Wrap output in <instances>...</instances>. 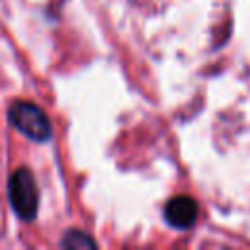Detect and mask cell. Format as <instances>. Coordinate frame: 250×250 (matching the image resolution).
Wrapping results in <instances>:
<instances>
[{
  "instance_id": "1",
  "label": "cell",
  "mask_w": 250,
  "mask_h": 250,
  "mask_svg": "<svg viewBox=\"0 0 250 250\" xmlns=\"http://www.w3.org/2000/svg\"><path fill=\"white\" fill-rule=\"evenodd\" d=\"M10 205L21 221H33L39 209V191L33 174L27 168H18L8 178Z\"/></svg>"
},
{
  "instance_id": "2",
  "label": "cell",
  "mask_w": 250,
  "mask_h": 250,
  "mask_svg": "<svg viewBox=\"0 0 250 250\" xmlns=\"http://www.w3.org/2000/svg\"><path fill=\"white\" fill-rule=\"evenodd\" d=\"M8 119L20 133L29 137L31 141L43 143V141H49L53 135L49 117L39 105L31 102H25V100L14 102L8 109Z\"/></svg>"
},
{
  "instance_id": "3",
  "label": "cell",
  "mask_w": 250,
  "mask_h": 250,
  "mask_svg": "<svg viewBox=\"0 0 250 250\" xmlns=\"http://www.w3.org/2000/svg\"><path fill=\"white\" fill-rule=\"evenodd\" d=\"M166 221L176 229H188L197 219V203L188 195L172 197L164 207Z\"/></svg>"
},
{
  "instance_id": "4",
  "label": "cell",
  "mask_w": 250,
  "mask_h": 250,
  "mask_svg": "<svg viewBox=\"0 0 250 250\" xmlns=\"http://www.w3.org/2000/svg\"><path fill=\"white\" fill-rule=\"evenodd\" d=\"M61 246L76 250V248H96L98 244H96V240L90 234H86L82 230H68L64 234V238L61 240Z\"/></svg>"
}]
</instances>
